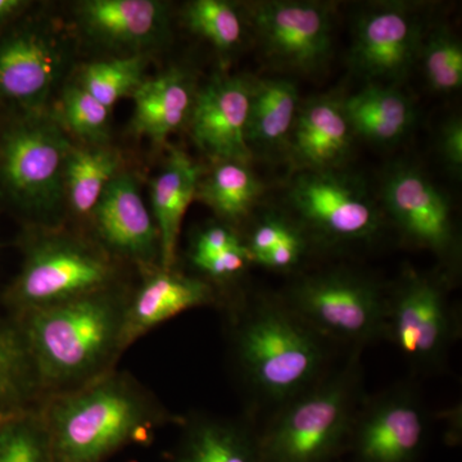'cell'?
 <instances>
[{
  "label": "cell",
  "mask_w": 462,
  "mask_h": 462,
  "mask_svg": "<svg viewBox=\"0 0 462 462\" xmlns=\"http://www.w3.org/2000/svg\"><path fill=\"white\" fill-rule=\"evenodd\" d=\"M145 54H134L85 65L78 85L112 109L118 100L132 97L141 87L147 69Z\"/></svg>",
  "instance_id": "obj_29"
},
{
  "label": "cell",
  "mask_w": 462,
  "mask_h": 462,
  "mask_svg": "<svg viewBox=\"0 0 462 462\" xmlns=\"http://www.w3.org/2000/svg\"><path fill=\"white\" fill-rule=\"evenodd\" d=\"M306 252L307 239L300 227H298L256 263L273 272H287L300 263Z\"/></svg>",
  "instance_id": "obj_36"
},
{
  "label": "cell",
  "mask_w": 462,
  "mask_h": 462,
  "mask_svg": "<svg viewBox=\"0 0 462 462\" xmlns=\"http://www.w3.org/2000/svg\"><path fill=\"white\" fill-rule=\"evenodd\" d=\"M193 76L181 69L145 79L133 94V132L162 144L173 133L189 124L197 96Z\"/></svg>",
  "instance_id": "obj_20"
},
{
  "label": "cell",
  "mask_w": 462,
  "mask_h": 462,
  "mask_svg": "<svg viewBox=\"0 0 462 462\" xmlns=\"http://www.w3.org/2000/svg\"><path fill=\"white\" fill-rule=\"evenodd\" d=\"M288 200L300 230L330 245L366 242L382 226V214L366 188L340 169L300 171Z\"/></svg>",
  "instance_id": "obj_8"
},
{
  "label": "cell",
  "mask_w": 462,
  "mask_h": 462,
  "mask_svg": "<svg viewBox=\"0 0 462 462\" xmlns=\"http://www.w3.org/2000/svg\"><path fill=\"white\" fill-rule=\"evenodd\" d=\"M0 462H56L39 407L0 421Z\"/></svg>",
  "instance_id": "obj_30"
},
{
  "label": "cell",
  "mask_w": 462,
  "mask_h": 462,
  "mask_svg": "<svg viewBox=\"0 0 462 462\" xmlns=\"http://www.w3.org/2000/svg\"><path fill=\"white\" fill-rule=\"evenodd\" d=\"M175 462H263L257 436L236 422L200 418L189 422Z\"/></svg>",
  "instance_id": "obj_24"
},
{
  "label": "cell",
  "mask_w": 462,
  "mask_h": 462,
  "mask_svg": "<svg viewBox=\"0 0 462 462\" xmlns=\"http://www.w3.org/2000/svg\"><path fill=\"white\" fill-rule=\"evenodd\" d=\"M419 60L431 89L443 94L461 89L462 45L448 27H434L425 33Z\"/></svg>",
  "instance_id": "obj_31"
},
{
  "label": "cell",
  "mask_w": 462,
  "mask_h": 462,
  "mask_svg": "<svg viewBox=\"0 0 462 462\" xmlns=\"http://www.w3.org/2000/svg\"><path fill=\"white\" fill-rule=\"evenodd\" d=\"M12 415V413H5V415H0V421L3 420V419L7 418V416Z\"/></svg>",
  "instance_id": "obj_39"
},
{
  "label": "cell",
  "mask_w": 462,
  "mask_h": 462,
  "mask_svg": "<svg viewBox=\"0 0 462 462\" xmlns=\"http://www.w3.org/2000/svg\"><path fill=\"white\" fill-rule=\"evenodd\" d=\"M343 107L355 135L375 144L401 141L415 120L409 97L385 84H367L364 89L343 98Z\"/></svg>",
  "instance_id": "obj_23"
},
{
  "label": "cell",
  "mask_w": 462,
  "mask_h": 462,
  "mask_svg": "<svg viewBox=\"0 0 462 462\" xmlns=\"http://www.w3.org/2000/svg\"><path fill=\"white\" fill-rule=\"evenodd\" d=\"M356 361L325 374L282 404L261 436L263 462H330L348 445L358 411L360 373Z\"/></svg>",
  "instance_id": "obj_4"
},
{
  "label": "cell",
  "mask_w": 462,
  "mask_h": 462,
  "mask_svg": "<svg viewBox=\"0 0 462 462\" xmlns=\"http://www.w3.org/2000/svg\"><path fill=\"white\" fill-rule=\"evenodd\" d=\"M383 203L406 240L448 257L457 245L451 206L427 175L412 166H397L383 181Z\"/></svg>",
  "instance_id": "obj_14"
},
{
  "label": "cell",
  "mask_w": 462,
  "mask_h": 462,
  "mask_svg": "<svg viewBox=\"0 0 462 462\" xmlns=\"http://www.w3.org/2000/svg\"><path fill=\"white\" fill-rule=\"evenodd\" d=\"M421 18L409 3L383 2L358 14L351 45L352 69L369 83H396L419 60Z\"/></svg>",
  "instance_id": "obj_11"
},
{
  "label": "cell",
  "mask_w": 462,
  "mask_h": 462,
  "mask_svg": "<svg viewBox=\"0 0 462 462\" xmlns=\"http://www.w3.org/2000/svg\"><path fill=\"white\" fill-rule=\"evenodd\" d=\"M56 462H103L132 443H145L173 416L135 379L112 370L39 404Z\"/></svg>",
  "instance_id": "obj_2"
},
{
  "label": "cell",
  "mask_w": 462,
  "mask_h": 462,
  "mask_svg": "<svg viewBox=\"0 0 462 462\" xmlns=\"http://www.w3.org/2000/svg\"><path fill=\"white\" fill-rule=\"evenodd\" d=\"M65 62L62 45L44 27L11 33L0 42V102L42 112Z\"/></svg>",
  "instance_id": "obj_16"
},
{
  "label": "cell",
  "mask_w": 462,
  "mask_h": 462,
  "mask_svg": "<svg viewBox=\"0 0 462 462\" xmlns=\"http://www.w3.org/2000/svg\"><path fill=\"white\" fill-rule=\"evenodd\" d=\"M425 431L424 410L415 394L392 389L358 409L346 448L356 462H416Z\"/></svg>",
  "instance_id": "obj_12"
},
{
  "label": "cell",
  "mask_w": 462,
  "mask_h": 462,
  "mask_svg": "<svg viewBox=\"0 0 462 462\" xmlns=\"http://www.w3.org/2000/svg\"><path fill=\"white\" fill-rule=\"evenodd\" d=\"M169 8L158 0H85L76 5V18L91 41L134 56L166 41Z\"/></svg>",
  "instance_id": "obj_17"
},
{
  "label": "cell",
  "mask_w": 462,
  "mask_h": 462,
  "mask_svg": "<svg viewBox=\"0 0 462 462\" xmlns=\"http://www.w3.org/2000/svg\"><path fill=\"white\" fill-rule=\"evenodd\" d=\"M62 123L87 145H106L109 139L111 109L78 84L67 87L60 100Z\"/></svg>",
  "instance_id": "obj_32"
},
{
  "label": "cell",
  "mask_w": 462,
  "mask_h": 462,
  "mask_svg": "<svg viewBox=\"0 0 462 462\" xmlns=\"http://www.w3.org/2000/svg\"><path fill=\"white\" fill-rule=\"evenodd\" d=\"M202 170L181 149L172 148L165 165L152 181V216L161 242V267L176 263L179 236L185 212L196 199Z\"/></svg>",
  "instance_id": "obj_21"
},
{
  "label": "cell",
  "mask_w": 462,
  "mask_h": 462,
  "mask_svg": "<svg viewBox=\"0 0 462 462\" xmlns=\"http://www.w3.org/2000/svg\"><path fill=\"white\" fill-rule=\"evenodd\" d=\"M300 103L294 81L254 79L245 126V142L254 158L287 153Z\"/></svg>",
  "instance_id": "obj_22"
},
{
  "label": "cell",
  "mask_w": 462,
  "mask_h": 462,
  "mask_svg": "<svg viewBox=\"0 0 462 462\" xmlns=\"http://www.w3.org/2000/svg\"><path fill=\"white\" fill-rule=\"evenodd\" d=\"M36 397L41 392L23 333L18 324L0 322V415L33 407Z\"/></svg>",
  "instance_id": "obj_27"
},
{
  "label": "cell",
  "mask_w": 462,
  "mask_h": 462,
  "mask_svg": "<svg viewBox=\"0 0 462 462\" xmlns=\"http://www.w3.org/2000/svg\"><path fill=\"white\" fill-rule=\"evenodd\" d=\"M254 79L216 74L197 90L189 126L200 151L216 161L254 160L245 142Z\"/></svg>",
  "instance_id": "obj_15"
},
{
  "label": "cell",
  "mask_w": 462,
  "mask_h": 462,
  "mask_svg": "<svg viewBox=\"0 0 462 462\" xmlns=\"http://www.w3.org/2000/svg\"><path fill=\"white\" fill-rule=\"evenodd\" d=\"M439 153L448 169L456 175L462 170V121L454 117L443 125L439 133Z\"/></svg>",
  "instance_id": "obj_37"
},
{
  "label": "cell",
  "mask_w": 462,
  "mask_h": 462,
  "mask_svg": "<svg viewBox=\"0 0 462 462\" xmlns=\"http://www.w3.org/2000/svg\"><path fill=\"white\" fill-rule=\"evenodd\" d=\"M298 227L300 226L279 215H269L258 221L248 242L245 243L254 263H256L264 254H269Z\"/></svg>",
  "instance_id": "obj_33"
},
{
  "label": "cell",
  "mask_w": 462,
  "mask_h": 462,
  "mask_svg": "<svg viewBox=\"0 0 462 462\" xmlns=\"http://www.w3.org/2000/svg\"><path fill=\"white\" fill-rule=\"evenodd\" d=\"M245 245L233 226L225 223L207 225L197 234L191 245L190 258L194 261L216 256L227 249Z\"/></svg>",
  "instance_id": "obj_34"
},
{
  "label": "cell",
  "mask_w": 462,
  "mask_h": 462,
  "mask_svg": "<svg viewBox=\"0 0 462 462\" xmlns=\"http://www.w3.org/2000/svg\"><path fill=\"white\" fill-rule=\"evenodd\" d=\"M129 296L117 285L18 318L42 400L115 370Z\"/></svg>",
  "instance_id": "obj_1"
},
{
  "label": "cell",
  "mask_w": 462,
  "mask_h": 462,
  "mask_svg": "<svg viewBox=\"0 0 462 462\" xmlns=\"http://www.w3.org/2000/svg\"><path fill=\"white\" fill-rule=\"evenodd\" d=\"M245 7L249 29L273 65L300 74L327 65L333 51V16L328 5L269 0Z\"/></svg>",
  "instance_id": "obj_9"
},
{
  "label": "cell",
  "mask_w": 462,
  "mask_h": 462,
  "mask_svg": "<svg viewBox=\"0 0 462 462\" xmlns=\"http://www.w3.org/2000/svg\"><path fill=\"white\" fill-rule=\"evenodd\" d=\"M90 220L96 242L112 257L142 270L161 267L160 234L133 173L123 170L109 182Z\"/></svg>",
  "instance_id": "obj_13"
},
{
  "label": "cell",
  "mask_w": 462,
  "mask_h": 462,
  "mask_svg": "<svg viewBox=\"0 0 462 462\" xmlns=\"http://www.w3.org/2000/svg\"><path fill=\"white\" fill-rule=\"evenodd\" d=\"M123 171V158L106 145H72L65 171L66 205L78 217H90L109 182Z\"/></svg>",
  "instance_id": "obj_25"
},
{
  "label": "cell",
  "mask_w": 462,
  "mask_h": 462,
  "mask_svg": "<svg viewBox=\"0 0 462 462\" xmlns=\"http://www.w3.org/2000/svg\"><path fill=\"white\" fill-rule=\"evenodd\" d=\"M29 5V2L23 0H0V23L11 20Z\"/></svg>",
  "instance_id": "obj_38"
},
{
  "label": "cell",
  "mask_w": 462,
  "mask_h": 462,
  "mask_svg": "<svg viewBox=\"0 0 462 462\" xmlns=\"http://www.w3.org/2000/svg\"><path fill=\"white\" fill-rule=\"evenodd\" d=\"M454 328L445 288L433 276L407 273L388 296L385 336L415 366L434 369L442 363Z\"/></svg>",
  "instance_id": "obj_10"
},
{
  "label": "cell",
  "mask_w": 462,
  "mask_h": 462,
  "mask_svg": "<svg viewBox=\"0 0 462 462\" xmlns=\"http://www.w3.org/2000/svg\"><path fill=\"white\" fill-rule=\"evenodd\" d=\"M263 193V182L249 163L216 161L208 175L200 178L196 199L231 226L247 217Z\"/></svg>",
  "instance_id": "obj_26"
},
{
  "label": "cell",
  "mask_w": 462,
  "mask_h": 462,
  "mask_svg": "<svg viewBox=\"0 0 462 462\" xmlns=\"http://www.w3.org/2000/svg\"><path fill=\"white\" fill-rule=\"evenodd\" d=\"M120 285L116 258L96 240L57 229H42L29 240L23 269L7 291L18 318Z\"/></svg>",
  "instance_id": "obj_5"
},
{
  "label": "cell",
  "mask_w": 462,
  "mask_h": 462,
  "mask_svg": "<svg viewBox=\"0 0 462 462\" xmlns=\"http://www.w3.org/2000/svg\"><path fill=\"white\" fill-rule=\"evenodd\" d=\"M185 26L220 54L240 50L249 30L245 5L227 0H193L182 11Z\"/></svg>",
  "instance_id": "obj_28"
},
{
  "label": "cell",
  "mask_w": 462,
  "mask_h": 462,
  "mask_svg": "<svg viewBox=\"0 0 462 462\" xmlns=\"http://www.w3.org/2000/svg\"><path fill=\"white\" fill-rule=\"evenodd\" d=\"M215 302V289L203 279L162 267L144 270V278L130 293L125 310L121 338L124 352L163 322Z\"/></svg>",
  "instance_id": "obj_18"
},
{
  "label": "cell",
  "mask_w": 462,
  "mask_h": 462,
  "mask_svg": "<svg viewBox=\"0 0 462 462\" xmlns=\"http://www.w3.org/2000/svg\"><path fill=\"white\" fill-rule=\"evenodd\" d=\"M282 300L321 338L365 345L385 336L388 294L366 276L316 273L294 282Z\"/></svg>",
  "instance_id": "obj_7"
},
{
  "label": "cell",
  "mask_w": 462,
  "mask_h": 462,
  "mask_svg": "<svg viewBox=\"0 0 462 462\" xmlns=\"http://www.w3.org/2000/svg\"><path fill=\"white\" fill-rule=\"evenodd\" d=\"M254 263L245 245L227 249L216 256L205 260L194 261L193 264L214 281H230L236 278L247 269L248 264Z\"/></svg>",
  "instance_id": "obj_35"
},
{
  "label": "cell",
  "mask_w": 462,
  "mask_h": 462,
  "mask_svg": "<svg viewBox=\"0 0 462 462\" xmlns=\"http://www.w3.org/2000/svg\"><path fill=\"white\" fill-rule=\"evenodd\" d=\"M233 346L249 388L278 407L327 374L324 338L282 300H260L243 314Z\"/></svg>",
  "instance_id": "obj_3"
},
{
  "label": "cell",
  "mask_w": 462,
  "mask_h": 462,
  "mask_svg": "<svg viewBox=\"0 0 462 462\" xmlns=\"http://www.w3.org/2000/svg\"><path fill=\"white\" fill-rule=\"evenodd\" d=\"M354 136L343 98L312 97L300 103L285 154L300 171L339 170L351 153Z\"/></svg>",
  "instance_id": "obj_19"
},
{
  "label": "cell",
  "mask_w": 462,
  "mask_h": 462,
  "mask_svg": "<svg viewBox=\"0 0 462 462\" xmlns=\"http://www.w3.org/2000/svg\"><path fill=\"white\" fill-rule=\"evenodd\" d=\"M72 145L60 121L42 111L26 114L0 141V187L41 229L60 227Z\"/></svg>",
  "instance_id": "obj_6"
}]
</instances>
